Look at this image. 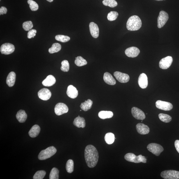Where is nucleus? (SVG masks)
Returning a JSON list of instances; mask_svg holds the SVG:
<instances>
[{
    "mask_svg": "<svg viewBox=\"0 0 179 179\" xmlns=\"http://www.w3.org/2000/svg\"><path fill=\"white\" fill-rule=\"evenodd\" d=\"M98 152L94 146L88 145L85 150V158L88 166L93 168L97 164L99 159Z\"/></svg>",
    "mask_w": 179,
    "mask_h": 179,
    "instance_id": "obj_1",
    "label": "nucleus"
},
{
    "mask_svg": "<svg viewBox=\"0 0 179 179\" xmlns=\"http://www.w3.org/2000/svg\"><path fill=\"white\" fill-rule=\"evenodd\" d=\"M142 24V21L140 18L138 16L133 15L130 17L128 19L127 23V27L129 31H137L141 28Z\"/></svg>",
    "mask_w": 179,
    "mask_h": 179,
    "instance_id": "obj_2",
    "label": "nucleus"
},
{
    "mask_svg": "<svg viewBox=\"0 0 179 179\" xmlns=\"http://www.w3.org/2000/svg\"><path fill=\"white\" fill-rule=\"evenodd\" d=\"M57 151V149L54 147H49L40 152L38 155V158L40 160H46L54 155Z\"/></svg>",
    "mask_w": 179,
    "mask_h": 179,
    "instance_id": "obj_3",
    "label": "nucleus"
},
{
    "mask_svg": "<svg viewBox=\"0 0 179 179\" xmlns=\"http://www.w3.org/2000/svg\"><path fill=\"white\" fill-rule=\"evenodd\" d=\"M124 158L125 160L131 162L136 163H146V158L141 155L136 156L133 153H128L125 155Z\"/></svg>",
    "mask_w": 179,
    "mask_h": 179,
    "instance_id": "obj_4",
    "label": "nucleus"
},
{
    "mask_svg": "<svg viewBox=\"0 0 179 179\" xmlns=\"http://www.w3.org/2000/svg\"><path fill=\"white\" fill-rule=\"evenodd\" d=\"M147 149L149 151L157 156H159L164 150L162 146L155 143L150 144L147 146Z\"/></svg>",
    "mask_w": 179,
    "mask_h": 179,
    "instance_id": "obj_5",
    "label": "nucleus"
},
{
    "mask_svg": "<svg viewBox=\"0 0 179 179\" xmlns=\"http://www.w3.org/2000/svg\"><path fill=\"white\" fill-rule=\"evenodd\" d=\"M161 176L165 179H178L179 172L175 170H166L161 172Z\"/></svg>",
    "mask_w": 179,
    "mask_h": 179,
    "instance_id": "obj_6",
    "label": "nucleus"
},
{
    "mask_svg": "<svg viewBox=\"0 0 179 179\" xmlns=\"http://www.w3.org/2000/svg\"><path fill=\"white\" fill-rule=\"evenodd\" d=\"M169 15L168 13L164 11L160 12L158 18V27L161 28L165 25L169 19Z\"/></svg>",
    "mask_w": 179,
    "mask_h": 179,
    "instance_id": "obj_7",
    "label": "nucleus"
},
{
    "mask_svg": "<svg viewBox=\"0 0 179 179\" xmlns=\"http://www.w3.org/2000/svg\"><path fill=\"white\" fill-rule=\"evenodd\" d=\"M15 49V46L12 44L6 43L1 45L0 50L2 54L8 55L13 53Z\"/></svg>",
    "mask_w": 179,
    "mask_h": 179,
    "instance_id": "obj_8",
    "label": "nucleus"
},
{
    "mask_svg": "<svg viewBox=\"0 0 179 179\" xmlns=\"http://www.w3.org/2000/svg\"><path fill=\"white\" fill-rule=\"evenodd\" d=\"M69 111V108L66 105L63 103H58L56 105L55 108V113L59 116L67 113Z\"/></svg>",
    "mask_w": 179,
    "mask_h": 179,
    "instance_id": "obj_9",
    "label": "nucleus"
},
{
    "mask_svg": "<svg viewBox=\"0 0 179 179\" xmlns=\"http://www.w3.org/2000/svg\"><path fill=\"white\" fill-rule=\"evenodd\" d=\"M155 105L158 109L165 111L171 110L173 108V105L171 103L161 100L157 101L155 102Z\"/></svg>",
    "mask_w": 179,
    "mask_h": 179,
    "instance_id": "obj_10",
    "label": "nucleus"
},
{
    "mask_svg": "<svg viewBox=\"0 0 179 179\" xmlns=\"http://www.w3.org/2000/svg\"><path fill=\"white\" fill-rule=\"evenodd\" d=\"M173 58L171 56H168L162 59L159 62V67L161 69H166L171 66Z\"/></svg>",
    "mask_w": 179,
    "mask_h": 179,
    "instance_id": "obj_11",
    "label": "nucleus"
},
{
    "mask_svg": "<svg viewBox=\"0 0 179 179\" xmlns=\"http://www.w3.org/2000/svg\"><path fill=\"white\" fill-rule=\"evenodd\" d=\"M131 113L134 118L137 119L141 120L142 121L145 119L146 116L144 113L137 108L133 107L132 108Z\"/></svg>",
    "mask_w": 179,
    "mask_h": 179,
    "instance_id": "obj_12",
    "label": "nucleus"
},
{
    "mask_svg": "<svg viewBox=\"0 0 179 179\" xmlns=\"http://www.w3.org/2000/svg\"><path fill=\"white\" fill-rule=\"evenodd\" d=\"M114 75L117 80L122 83H127L130 80V76L125 73L116 71L114 72Z\"/></svg>",
    "mask_w": 179,
    "mask_h": 179,
    "instance_id": "obj_13",
    "label": "nucleus"
},
{
    "mask_svg": "<svg viewBox=\"0 0 179 179\" xmlns=\"http://www.w3.org/2000/svg\"><path fill=\"white\" fill-rule=\"evenodd\" d=\"M51 96L52 93L50 91L46 88L41 89L38 92V96L39 98L44 101L49 100Z\"/></svg>",
    "mask_w": 179,
    "mask_h": 179,
    "instance_id": "obj_14",
    "label": "nucleus"
},
{
    "mask_svg": "<svg viewBox=\"0 0 179 179\" xmlns=\"http://www.w3.org/2000/svg\"><path fill=\"white\" fill-rule=\"evenodd\" d=\"M125 54L128 57L134 58L137 56L140 53V50L136 47H131L125 50Z\"/></svg>",
    "mask_w": 179,
    "mask_h": 179,
    "instance_id": "obj_15",
    "label": "nucleus"
},
{
    "mask_svg": "<svg viewBox=\"0 0 179 179\" xmlns=\"http://www.w3.org/2000/svg\"><path fill=\"white\" fill-rule=\"evenodd\" d=\"M138 83L141 88L144 89L147 87L148 85L147 76L144 73H142L139 76Z\"/></svg>",
    "mask_w": 179,
    "mask_h": 179,
    "instance_id": "obj_16",
    "label": "nucleus"
},
{
    "mask_svg": "<svg viewBox=\"0 0 179 179\" xmlns=\"http://www.w3.org/2000/svg\"><path fill=\"white\" fill-rule=\"evenodd\" d=\"M90 31L91 35L94 38H98L99 34L98 26L95 23L91 22L89 24Z\"/></svg>",
    "mask_w": 179,
    "mask_h": 179,
    "instance_id": "obj_17",
    "label": "nucleus"
},
{
    "mask_svg": "<svg viewBox=\"0 0 179 179\" xmlns=\"http://www.w3.org/2000/svg\"><path fill=\"white\" fill-rule=\"evenodd\" d=\"M136 128L138 133L141 135L148 134L150 132V128L148 126L141 123L137 124Z\"/></svg>",
    "mask_w": 179,
    "mask_h": 179,
    "instance_id": "obj_18",
    "label": "nucleus"
},
{
    "mask_svg": "<svg viewBox=\"0 0 179 179\" xmlns=\"http://www.w3.org/2000/svg\"><path fill=\"white\" fill-rule=\"evenodd\" d=\"M66 93L69 97L75 99L78 95V91L74 86L70 85L67 88Z\"/></svg>",
    "mask_w": 179,
    "mask_h": 179,
    "instance_id": "obj_19",
    "label": "nucleus"
},
{
    "mask_svg": "<svg viewBox=\"0 0 179 179\" xmlns=\"http://www.w3.org/2000/svg\"><path fill=\"white\" fill-rule=\"evenodd\" d=\"M73 124L78 128H84L85 127L86 122L85 119L83 117L79 116L75 119L73 122Z\"/></svg>",
    "mask_w": 179,
    "mask_h": 179,
    "instance_id": "obj_20",
    "label": "nucleus"
},
{
    "mask_svg": "<svg viewBox=\"0 0 179 179\" xmlns=\"http://www.w3.org/2000/svg\"><path fill=\"white\" fill-rule=\"evenodd\" d=\"M103 79L105 83L108 85H114L116 84V82L115 79L108 72L105 73Z\"/></svg>",
    "mask_w": 179,
    "mask_h": 179,
    "instance_id": "obj_21",
    "label": "nucleus"
},
{
    "mask_svg": "<svg viewBox=\"0 0 179 179\" xmlns=\"http://www.w3.org/2000/svg\"><path fill=\"white\" fill-rule=\"evenodd\" d=\"M56 82V79L53 76L49 75L42 82L43 86L46 87H50L53 85Z\"/></svg>",
    "mask_w": 179,
    "mask_h": 179,
    "instance_id": "obj_22",
    "label": "nucleus"
},
{
    "mask_svg": "<svg viewBox=\"0 0 179 179\" xmlns=\"http://www.w3.org/2000/svg\"><path fill=\"white\" fill-rule=\"evenodd\" d=\"M16 75L15 73L11 72L8 74L7 79L6 83L8 86L12 87L15 83Z\"/></svg>",
    "mask_w": 179,
    "mask_h": 179,
    "instance_id": "obj_23",
    "label": "nucleus"
},
{
    "mask_svg": "<svg viewBox=\"0 0 179 179\" xmlns=\"http://www.w3.org/2000/svg\"><path fill=\"white\" fill-rule=\"evenodd\" d=\"M16 117L20 123H24L27 119V116L24 110H20L17 112Z\"/></svg>",
    "mask_w": 179,
    "mask_h": 179,
    "instance_id": "obj_24",
    "label": "nucleus"
},
{
    "mask_svg": "<svg viewBox=\"0 0 179 179\" xmlns=\"http://www.w3.org/2000/svg\"><path fill=\"white\" fill-rule=\"evenodd\" d=\"M40 130V128L39 125H34L29 132V136L32 138L36 137L39 134Z\"/></svg>",
    "mask_w": 179,
    "mask_h": 179,
    "instance_id": "obj_25",
    "label": "nucleus"
},
{
    "mask_svg": "<svg viewBox=\"0 0 179 179\" xmlns=\"http://www.w3.org/2000/svg\"><path fill=\"white\" fill-rule=\"evenodd\" d=\"M113 115V113L111 111H101L98 114L99 118L103 119L111 118Z\"/></svg>",
    "mask_w": 179,
    "mask_h": 179,
    "instance_id": "obj_26",
    "label": "nucleus"
},
{
    "mask_svg": "<svg viewBox=\"0 0 179 179\" xmlns=\"http://www.w3.org/2000/svg\"><path fill=\"white\" fill-rule=\"evenodd\" d=\"M92 104L93 101L90 99H88L87 101L82 103L80 107L82 110L84 111H87L91 108Z\"/></svg>",
    "mask_w": 179,
    "mask_h": 179,
    "instance_id": "obj_27",
    "label": "nucleus"
},
{
    "mask_svg": "<svg viewBox=\"0 0 179 179\" xmlns=\"http://www.w3.org/2000/svg\"><path fill=\"white\" fill-rule=\"evenodd\" d=\"M105 140L107 144L109 145L112 144L115 140L114 134L112 133H107L105 135Z\"/></svg>",
    "mask_w": 179,
    "mask_h": 179,
    "instance_id": "obj_28",
    "label": "nucleus"
},
{
    "mask_svg": "<svg viewBox=\"0 0 179 179\" xmlns=\"http://www.w3.org/2000/svg\"><path fill=\"white\" fill-rule=\"evenodd\" d=\"M61 48V45L60 43H55L53 44L51 47L49 49V53L54 54L60 51Z\"/></svg>",
    "mask_w": 179,
    "mask_h": 179,
    "instance_id": "obj_29",
    "label": "nucleus"
},
{
    "mask_svg": "<svg viewBox=\"0 0 179 179\" xmlns=\"http://www.w3.org/2000/svg\"><path fill=\"white\" fill-rule=\"evenodd\" d=\"M75 63L76 66L80 67L86 65L87 62V61L83 57L78 56L76 58Z\"/></svg>",
    "mask_w": 179,
    "mask_h": 179,
    "instance_id": "obj_30",
    "label": "nucleus"
},
{
    "mask_svg": "<svg viewBox=\"0 0 179 179\" xmlns=\"http://www.w3.org/2000/svg\"><path fill=\"white\" fill-rule=\"evenodd\" d=\"M158 117L161 121L165 123H169L172 120V118L171 116L166 114L160 113L158 115Z\"/></svg>",
    "mask_w": 179,
    "mask_h": 179,
    "instance_id": "obj_31",
    "label": "nucleus"
},
{
    "mask_svg": "<svg viewBox=\"0 0 179 179\" xmlns=\"http://www.w3.org/2000/svg\"><path fill=\"white\" fill-rule=\"evenodd\" d=\"M102 4L106 6L113 8L117 6V3L115 0H103Z\"/></svg>",
    "mask_w": 179,
    "mask_h": 179,
    "instance_id": "obj_32",
    "label": "nucleus"
},
{
    "mask_svg": "<svg viewBox=\"0 0 179 179\" xmlns=\"http://www.w3.org/2000/svg\"><path fill=\"white\" fill-rule=\"evenodd\" d=\"M66 168L67 172L69 173H71L74 171V162L73 161L70 159L67 161Z\"/></svg>",
    "mask_w": 179,
    "mask_h": 179,
    "instance_id": "obj_33",
    "label": "nucleus"
},
{
    "mask_svg": "<svg viewBox=\"0 0 179 179\" xmlns=\"http://www.w3.org/2000/svg\"><path fill=\"white\" fill-rule=\"evenodd\" d=\"M58 170L56 168H53L51 172L49 175L50 179H58L59 178Z\"/></svg>",
    "mask_w": 179,
    "mask_h": 179,
    "instance_id": "obj_34",
    "label": "nucleus"
},
{
    "mask_svg": "<svg viewBox=\"0 0 179 179\" xmlns=\"http://www.w3.org/2000/svg\"><path fill=\"white\" fill-rule=\"evenodd\" d=\"M55 39L57 41L63 43H66L69 41L70 38L66 36L63 35H57L55 37Z\"/></svg>",
    "mask_w": 179,
    "mask_h": 179,
    "instance_id": "obj_35",
    "label": "nucleus"
},
{
    "mask_svg": "<svg viewBox=\"0 0 179 179\" xmlns=\"http://www.w3.org/2000/svg\"><path fill=\"white\" fill-rule=\"evenodd\" d=\"M27 2L32 11H36L39 9V5L33 0H28Z\"/></svg>",
    "mask_w": 179,
    "mask_h": 179,
    "instance_id": "obj_36",
    "label": "nucleus"
},
{
    "mask_svg": "<svg viewBox=\"0 0 179 179\" xmlns=\"http://www.w3.org/2000/svg\"><path fill=\"white\" fill-rule=\"evenodd\" d=\"M118 15L119 14L117 12L110 11L108 14L107 19L110 21H113L117 18Z\"/></svg>",
    "mask_w": 179,
    "mask_h": 179,
    "instance_id": "obj_37",
    "label": "nucleus"
},
{
    "mask_svg": "<svg viewBox=\"0 0 179 179\" xmlns=\"http://www.w3.org/2000/svg\"><path fill=\"white\" fill-rule=\"evenodd\" d=\"M61 64V70L64 72H68L69 69V61L67 60H64L62 61Z\"/></svg>",
    "mask_w": 179,
    "mask_h": 179,
    "instance_id": "obj_38",
    "label": "nucleus"
},
{
    "mask_svg": "<svg viewBox=\"0 0 179 179\" xmlns=\"http://www.w3.org/2000/svg\"><path fill=\"white\" fill-rule=\"evenodd\" d=\"M33 25L31 21H27L23 23V28L26 31H29L33 28Z\"/></svg>",
    "mask_w": 179,
    "mask_h": 179,
    "instance_id": "obj_39",
    "label": "nucleus"
},
{
    "mask_svg": "<svg viewBox=\"0 0 179 179\" xmlns=\"http://www.w3.org/2000/svg\"><path fill=\"white\" fill-rule=\"evenodd\" d=\"M46 175V172L44 171H38L33 176L34 179H43Z\"/></svg>",
    "mask_w": 179,
    "mask_h": 179,
    "instance_id": "obj_40",
    "label": "nucleus"
},
{
    "mask_svg": "<svg viewBox=\"0 0 179 179\" xmlns=\"http://www.w3.org/2000/svg\"><path fill=\"white\" fill-rule=\"evenodd\" d=\"M37 31L35 29H31L29 31L27 34V37L29 39L34 38L36 36Z\"/></svg>",
    "mask_w": 179,
    "mask_h": 179,
    "instance_id": "obj_41",
    "label": "nucleus"
},
{
    "mask_svg": "<svg viewBox=\"0 0 179 179\" xmlns=\"http://www.w3.org/2000/svg\"><path fill=\"white\" fill-rule=\"evenodd\" d=\"M7 9L5 7H2L0 8V15H3L7 14Z\"/></svg>",
    "mask_w": 179,
    "mask_h": 179,
    "instance_id": "obj_42",
    "label": "nucleus"
},
{
    "mask_svg": "<svg viewBox=\"0 0 179 179\" xmlns=\"http://www.w3.org/2000/svg\"><path fill=\"white\" fill-rule=\"evenodd\" d=\"M175 148L179 153V140H176L175 142Z\"/></svg>",
    "mask_w": 179,
    "mask_h": 179,
    "instance_id": "obj_43",
    "label": "nucleus"
},
{
    "mask_svg": "<svg viewBox=\"0 0 179 179\" xmlns=\"http://www.w3.org/2000/svg\"><path fill=\"white\" fill-rule=\"evenodd\" d=\"M46 1L50 2H51L53 1L54 0H46Z\"/></svg>",
    "mask_w": 179,
    "mask_h": 179,
    "instance_id": "obj_44",
    "label": "nucleus"
},
{
    "mask_svg": "<svg viewBox=\"0 0 179 179\" xmlns=\"http://www.w3.org/2000/svg\"><path fill=\"white\" fill-rule=\"evenodd\" d=\"M156 1H163V0H156Z\"/></svg>",
    "mask_w": 179,
    "mask_h": 179,
    "instance_id": "obj_45",
    "label": "nucleus"
},
{
    "mask_svg": "<svg viewBox=\"0 0 179 179\" xmlns=\"http://www.w3.org/2000/svg\"><path fill=\"white\" fill-rule=\"evenodd\" d=\"M164 1H165V0H164Z\"/></svg>",
    "mask_w": 179,
    "mask_h": 179,
    "instance_id": "obj_46",
    "label": "nucleus"
}]
</instances>
